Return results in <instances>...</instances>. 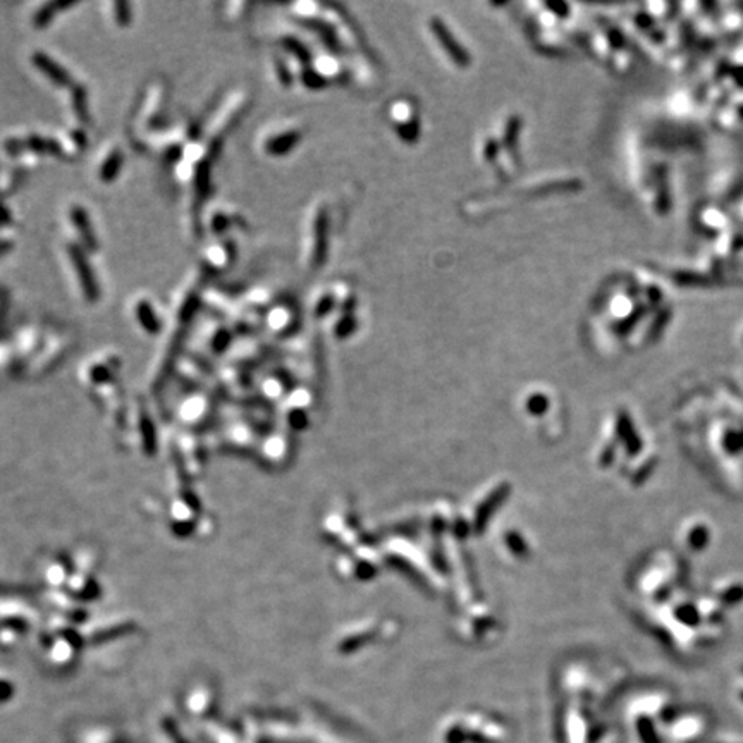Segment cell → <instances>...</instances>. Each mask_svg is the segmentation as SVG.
<instances>
[{"label":"cell","instance_id":"obj_1","mask_svg":"<svg viewBox=\"0 0 743 743\" xmlns=\"http://www.w3.org/2000/svg\"><path fill=\"white\" fill-rule=\"evenodd\" d=\"M430 32H432L434 38L437 40L443 50L446 52V56L453 60L456 66L467 67L470 66V54L464 50V47L461 45L456 40V36L451 33V30L447 28L446 23L440 18H432L430 19Z\"/></svg>","mask_w":743,"mask_h":743},{"label":"cell","instance_id":"obj_2","mask_svg":"<svg viewBox=\"0 0 743 743\" xmlns=\"http://www.w3.org/2000/svg\"><path fill=\"white\" fill-rule=\"evenodd\" d=\"M413 110L415 108H412L408 102H398L391 112L396 131L406 143H415L416 138H418V117Z\"/></svg>","mask_w":743,"mask_h":743},{"label":"cell","instance_id":"obj_3","mask_svg":"<svg viewBox=\"0 0 743 743\" xmlns=\"http://www.w3.org/2000/svg\"><path fill=\"white\" fill-rule=\"evenodd\" d=\"M327 213L324 209H318L314 217V243H311L310 257V263L314 269H318L327 255Z\"/></svg>","mask_w":743,"mask_h":743},{"label":"cell","instance_id":"obj_4","mask_svg":"<svg viewBox=\"0 0 743 743\" xmlns=\"http://www.w3.org/2000/svg\"><path fill=\"white\" fill-rule=\"evenodd\" d=\"M69 255H71V259H73L74 270H76L78 279H80L81 287H83V291H84V296H86L90 301L98 300V293H100V290H98V284L95 283L93 272H91V269H90V266H88L84 255L80 252V250H78L76 246H69Z\"/></svg>","mask_w":743,"mask_h":743},{"label":"cell","instance_id":"obj_5","mask_svg":"<svg viewBox=\"0 0 743 743\" xmlns=\"http://www.w3.org/2000/svg\"><path fill=\"white\" fill-rule=\"evenodd\" d=\"M300 140H301L300 131L287 130V131H283V133L276 134V137L269 138V140L266 141V145H263V148H266V152L269 155L281 157V155L290 154V152L293 150L298 143H300Z\"/></svg>","mask_w":743,"mask_h":743},{"label":"cell","instance_id":"obj_6","mask_svg":"<svg viewBox=\"0 0 743 743\" xmlns=\"http://www.w3.org/2000/svg\"><path fill=\"white\" fill-rule=\"evenodd\" d=\"M33 64H35V66L38 67V71H42V73L45 74L50 81H54L56 84H60V86H69L71 84L69 74H67L66 71L59 66V64L54 62L47 54L36 52L35 56H33Z\"/></svg>","mask_w":743,"mask_h":743},{"label":"cell","instance_id":"obj_7","mask_svg":"<svg viewBox=\"0 0 743 743\" xmlns=\"http://www.w3.org/2000/svg\"><path fill=\"white\" fill-rule=\"evenodd\" d=\"M71 219H73L74 227L78 229L80 236L83 237L84 243L90 248H95V236L90 227V219H88L86 212H84L83 209H80L78 205H74L73 209H71Z\"/></svg>","mask_w":743,"mask_h":743},{"label":"cell","instance_id":"obj_8","mask_svg":"<svg viewBox=\"0 0 743 743\" xmlns=\"http://www.w3.org/2000/svg\"><path fill=\"white\" fill-rule=\"evenodd\" d=\"M134 314H137V318L140 320V324L143 325L148 332L158 331L157 315H155L154 307H152L148 301H138L137 307H134Z\"/></svg>","mask_w":743,"mask_h":743},{"label":"cell","instance_id":"obj_9","mask_svg":"<svg viewBox=\"0 0 743 743\" xmlns=\"http://www.w3.org/2000/svg\"><path fill=\"white\" fill-rule=\"evenodd\" d=\"M121 164H122V154L119 150H112V154H108V157L105 158V162L102 164L100 172H98L102 181H105V182L114 181L119 169H121Z\"/></svg>","mask_w":743,"mask_h":743},{"label":"cell","instance_id":"obj_10","mask_svg":"<svg viewBox=\"0 0 743 743\" xmlns=\"http://www.w3.org/2000/svg\"><path fill=\"white\" fill-rule=\"evenodd\" d=\"M520 130H521V121L517 117V115H511V117H508L506 121V126H504V133H503V147L504 148H510V150H513L515 145H517L518 141V134H520Z\"/></svg>","mask_w":743,"mask_h":743},{"label":"cell","instance_id":"obj_11","mask_svg":"<svg viewBox=\"0 0 743 743\" xmlns=\"http://www.w3.org/2000/svg\"><path fill=\"white\" fill-rule=\"evenodd\" d=\"M207 260H209L210 266H215V267H220L224 262H227V260H229V255H227L226 244H217V246L210 248L209 253H207Z\"/></svg>","mask_w":743,"mask_h":743},{"label":"cell","instance_id":"obj_12","mask_svg":"<svg viewBox=\"0 0 743 743\" xmlns=\"http://www.w3.org/2000/svg\"><path fill=\"white\" fill-rule=\"evenodd\" d=\"M284 47L287 49V52L294 54V57H298L300 60H303V62H308V59H310V54H308V50L305 49L301 43H298V40L294 38H286L284 40Z\"/></svg>","mask_w":743,"mask_h":743},{"label":"cell","instance_id":"obj_13","mask_svg":"<svg viewBox=\"0 0 743 743\" xmlns=\"http://www.w3.org/2000/svg\"><path fill=\"white\" fill-rule=\"evenodd\" d=\"M114 8V14H115V21L119 23V25H124L126 26L128 23L131 21V11H130V4H122V2H117V4L112 5Z\"/></svg>","mask_w":743,"mask_h":743},{"label":"cell","instance_id":"obj_14","mask_svg":"<svg viewBox=\"0 0 743 743\" xmlns=\"http://www.w3.org/2000/svg\"><path fill=\"white\" fill-rule=\"evenodd\" d=\"M335 307V300L332 294H325V296H322L320 300H318V303L315 305V315H325L329 314V311L332 310V308Z\"/></svg>","mask_w":743,"mask_h":743},{"label":"cell","instance_id":"obj_15","mask_svg":"<svg viewBox=\"0 0 743 743\" xmlns=\"http://www.w3.org/2000/svg\"><path fill=\"white\" fill-rule=\"evenodd\" d=\"M57 8H59V4H47L45 8L40 9L38 14H36V18H35V25L36 26H45L47 23L50 21V18H52V12L56 11Z\"/></svg>","mask_w":743,"mask_h":743},{"label":"cell","instance_id":"obj_16","mask_svg":"<svg viewBox=\"0 0 743 743\" xmlns=\"http://www.w3.org/2000/svg\"><path fill=\"white\" fill-rule=\"evenodd\" d=\"M484 158L485 161H492V158L497 157V150H499V143H497V140H494V138H491V140L485 141L484 145Z\"/></svg>","mask_w":743,"mask_h":743}]
</instances>
